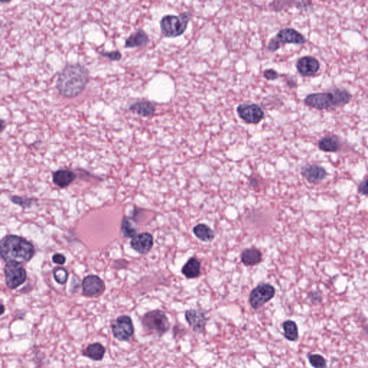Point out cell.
I'll return each mask as SVG.
<instances>
[{"label":"cell","mask_w":368,"mask_h":368,"mask_svg":"<svg viewBox=\"0 0 368 368\" xmlns=\"http://www.w3.org/2000/svg\"><path fill=\"white\" fill-rule=\"evenodd\" d=\"M1 315H2V314H4V305H3V304H1Z\"/></svg>","instance_id":"e575fe53"},{"label":"cell","mask_w":368,"mask_h":368,"mask_svg":"<svg viewBox=\"0 0 368 368\" xmlns=\"http://www.w3.org/2000/svg\"><path fill=\"white\" fill-rule=\"evenodd\" d=\"M193 231L197 238L205 242L212 241L215 237L214 231L205 224L196 225L193 229Z\"/></svg>","instance_id":"7402d4cb"},{"label":"cell","mask_w":368,"mask_h":368,"mask_svg":"<svg viewBox=\"0 0 368 368\" xmlns=\"http://www.w3.org/2000/svg\"><path fill=\"white\" fill-rule=\"evenodd\" d=\"M149 37L142 29L136 30L125 40V47H136L147 45Z\"/></svg>","instance_id":"e0dca14e"},{"label":"cell","mask_w":368,"mask_h":368,"mask_svg":"<svg viewBox=\"0 0 368 368\" xmlns=\"http://www.w3.org/2000/svg\"><path fill=\"white\" fill-rule=\"evenodd\" d=\"M121 231L125 237H133L137 235V228L135 226L133 219L130 217H125L122 221L121 225Z\"/></svg>","instance_id":"484cf974"},{"label":"cell","mask_w":368,"mask_h":368,"mask_svg":"<svg viewBox=\"0 0 368 368\" xmlns=\"http://www.w3.org/2000/svg\"><path fill=\"white\" fill-rule=\"evenodd\" d=\"M1 130H2L3 128H4V120H1Z\"/></svg>","instance_id":"d590c367"},{"label":"cell","mask_w":368,"mask_h":368,"mask_svg":"<svg viewBox=\"0 0 368 368\" xmlns=\"http://www.w3.org/2000/svg\"><path fill=\"white\" fill-rule=\"evenodd\" d=\"M297 68L299 73L302 76H314L320 70V64L315 58L304 56L297 61Z\"/></svg>","instance_id":"5bb4252c"},{"label":"cell","mask_w":368,"mask_h":368,"mask_svg":"<svg viewBox=\"0 0 368 368\" xmlns=\"http://www.w3.org/2000/svg\"><path fill=\"white\" fill-rule=\"evenodd\" d=\"M76 179V174L70 170H58L53 176V183L60 188H65Z\"/></svg>","instance_id":"ac0fdd59"},{"label":"cell","mask_w":368,"mask_h":368,"mask_svg":"<svg viewBox=\"0 0 368 368\" xmlns=\"http://www.w3.org/2000/svg\"><path fill=\"white\" fill-rule=\"evenodd\" d=\"M306 105L319 110H328L334 107V97L332 92H320L311 93L304 100Z\"/></svg>","instance_id":"30bf717a"},{"label":"cell","mask_w":368,"mask_h":368,"mask_svg":"<svg viewBox=\"0 0 368 368\" xmlns=\"http://www.w3.org/2000/svg\"><path fill=\"white\" fill-rule=\"evenodd\" d=\"M12 200L14 203L18 204L23 207H28L30 205H31L30 202H33V199H23V198L17 197V196L12 197Z\"/></svg>","instance_id":"f546056e"},{"label":"cell","mask_w":368,"mask_h":368,"mask_svg":"<svg viewBox=\"0 0 368 368\" xmlns=\"http://www.w3.org/2000/svg\"><path fill=\"white\" fill-rule=\"evenodd\" d=\"M309 363L314 368H326V361L324 357L318 354H310L308 355Z\"/></svg>","instance_id":"4316f807"},{"label":"cell","mask_w":368,"mask_h":368,"mask_svg":"<svg viewBox=\"0 0 368 368\" xmlns=\"http://www.w3.org/2000/svg\"><path fill=\"white\" fill-rule=\"evenodd\" d=\"M278 76V73L274 69H268L264 71V77L267 80H276Z\"/></svg>","instance_id":"4dcf8cb0"},{"label":"cell","mask_w":368,"mask_h":368,"mask_svg":"<svg viewBox=\"0 0 368 368\" xmlns=\"http://www.w3.org/2000/svg\"><path fill=\"white\" fill-rule=\"evenodd\" d=\"M237 110L240 117L247 123H258L264 117V112L257 104H240L237 107Z\"/></svg>","instance_id":"9c48e42d"},{"label":"cell","mask_w":368,"mask_h":368,"mask_svg":"<svg viewBox=\"0 0 368 368\" xmlns=\"http://www.w3.org/2000/svg\"><path fill=\"white\" fill-rule=\"evenodd\" d=\"M90 78L88 69L79 64H68L58 75L57 89L64 97L78 96L85 89Z\"/></svg>","instance_id":"6da1fadb"},{"label":"cell","mask_w":368,"mask_h":368,"mask_svg":"<svg viewBox=\"0 0 368 368\" xmlns=\"http://www.w3.org/2000/svg\"><path fill=\"white\" fill-rule=\"evenodd\" d=\"M188 12L178 15H165L161 21V29L162 35L167 38H176L183 35L189 23Z\"/></svg>","instance_id":"277c9868"},{"label":"cell","mask_w":368,"mask_h":368,"mask_svg":"<svg viewBox=\"0 0 368 368\" xmlns=\"http://www.w3.org/2000/svg\"><path fill=\"white\" fill-rule=\"evenodd\" d=\"M276 289L268 283H260L250 294L249 301L254 309H258L275 297Z\"/></svg>","instance_id":"52a82bcc"},{"label":"cell","mask_w":368,"mask_h":368,"mask_svg":"<svg viewBox=\"0 0 368 368\" xmlns=\"http://www.w3.org/2000/svg\"><path fill=\"white\" fill-rule=\"evenodd\" d=\"M311 299L313 303H318L322 300V295L320 293L315 291V292H312L311 294Z\"/></svg>","instance_id":"836d02e7"},{"label":"cell","mask_w":368,"mask_h":368,"mask_svg":"<svg viewBox=\"0 0 368 368\" xmlns=\"http://www.w3.org/2000/svg\"><path fill=\"white\" fill-rule=\"evenodd\" d=\"M359 191L365 195H368V178L363 180L358 187Z\"/></svg>","instance_id":"1f68e13d"},{"label":"cell","mask_w":368,"mask_h":368,"mask_svg":"<svg viewBox=\"0 0 368 368\" xmlns=\"http://www.w3.org/2000/svg\"><path fill=\"white\" fill-rule=\"evenodd\" d=\"M241 260L246 266H254L261 262V253L254 248H247L241 253Z\"/></svg>","instance_id":"ffe728a7"},{"label":"cell","mask_w":368,"mask_h":368,"mask_svg":"<svg viewBox=\"0 0 368 368\" xmlns=\"http://www.w3.org/2000/svg\"><path fill=\"white\" fill-rule=\"evenodd\" d=\"M82 289L83 294L87 297H96L104 292L105 286L100 277L97 276L90 275L83 280Z\"/></svg>","instance_id":"8fae6325"},{"label":"cell","mask_w":368,"mask_h":368,"mask_svg":"<svg viewBox=\"0 0 368 368\" xmlns=\"http://www.w3.org/2000/svg\"><path fill=\"white\" fill-rule=\"evenodd\" d=\"M141 323L146 333L160 337L169 330L171 325L166 314L159 309L144 314Z\"/></svg>","instance_id":"3957f363"},{"label":"cell","mask_w":368,"mask_h":368,"mask_svg":"<svg viewBox=\"0 0 368 368\" xmlns=\"http://www.w3.org/2000/svg\"><path fill=\"white\" fill-rule=\"evenodd\" d=\"M6 285L10 289L19 287L25 282L27 273L22 265L15 262L6 263L4 266Z\"/></svg>","instance_id":"8992f818"},{"label":"cell","mask_w":368,"mask_h":368,"mask_svg":"<svg viewBox=\"0 0 368 368\" xmlns=\"http://www.w3.org/2000/svg\"><path fill=\"white\" fill-rule=\"evenodd\" d=\"M66 260H67V258L64 254H55L53 256V263H56V264L64 265L66 263Z\"/></svg>","instance_id":"d6a6232c"},{"label":"cell","mask_w":368,"mask_h":368,"mask_svg":"<svg viewBox=\"0 0 368 368\" xmlns=\"http://www.w3.org/2000/svg\"><path fill=\"white\" fill-rule=\"evenodd\" d=\"M319 148L322 151L334 153L340 150V144L337 138L325 137L320 139L319 142Z\"/></svg>","instance_id":"603a6c76"},{"label":"cell","mask_w":368,"mask_h":368,"mask_svg":"<svg viewBox=\"0 0 368 368\" xmlns=\"http://www.w3.org/2000/svg\"><path fill=\"white\" fill-rule=\"evenodd\" d=\"M301 174L310 183L317 184L322 182L327 176L324 168L318 165H306L301 168Z\"/></svg>","instance_id":"9a60e30c"},{"label":"cell","mask_w":368,"mask_h":368,"mask_svg":"<svg viewBox=\"0 0 368 368\" xmlns=\"http://www.w3.org/2000/svg\"><path fill=\"white\" fill-rule=\"evenodd\" d=\"M113 336L121 342L129 341L135 332L134 325L131 317L123 315L118 317L112 325Z\"/></svg>","instance_id":"ba28073f"},{"label":"cell","mask_w":368,"mask_h":368,"mask_svg":"<svg viewBox=\"0 0 368 368\" xmlns=\"http://www.w3.org/2000/svg\"><path fill=\"white\" fill-rule=\"evenodd\" d=\"M99 53L104 57L111 60V61H119L122 58V54L119 50H113V51L110 52L102 51L99 52Z\"/></svg>","instance_id":"f1b7e54d"},{"label":"cell","mask_w":368,"mask_h":368,"mask_svg":"<svg viewBox=\"0 0 368 368\" xmlns=\"http://www.w3.org/2000/svg\"><path fill=\"white\" fill-rule=\"evenodd\" d=\"M132 248L141 254L149 253L153 246V237L150 233L145 232L137 234L130 242Z\"/></svg>","instance_id":"4fadbf2b"},{"label":"cell","mask_w":368,"mask_h":368,"mask_svg":"<svg viewBox=\"0 0 368 368\" xmlns=\"http://www.w3.org/2000/svg\"><path fill=\"white\" fill-rule=\"evenodd\" d=\"M185 318L193 330L199 333L205 331L208 320L205 311L198 309H189L185 311Z\"/></svg>","instance_id":"7c38bea8"},{"label":"cell","mask_w":368,"mask_h":368,"mask_svg":"<svg viewBox=\"0 0 368 368\" xmlns=\"http://www.w3.org/2000/svg\"><path fill=\"white\" fill-rule=\"evenodd\" d=\"M334 97V107H342L349 103L352 95L349 92L342 89H334L332 92Z\"/></svg>","instance_id":"d4e9b609"},{"label":"cell","mask_w":368,"mask_h":368,"mask_svg":"<svg viewBox=\"0 0 368 368\" xmlns=\"http://www.w3.org/2000/svg\"><path fill=\"white\" fill-rule=\"evenodd\" d=\"M129 110L142 116H149L154 114L156 107L149 101L138 100L130 105Z\"/></svg>","instance_id":"2e32d148"},{"label":"cell","mask_w":368,"mask_h":368,"mask_svg":"<svg viewBox=\"0 0 368 368\" xmlns=\"http://www.w3.org/2000/svg\"><path fill=\"white\" fill-rule=\"evenodd\" d=\"M105 353L106 349L103 345L101 343H95L89 345L85 349H84L82 355L91 359L93 361H101L103 360Z\"/></svg>","instance_id":"d6986e66"},{"label":"cell","mask_w":368,"mask_h":368,"mask_svg":"<svg viewBox=\"0 0 368 368\" xmlns=\"http://www.w3.org/2000/svg\"><path fill=\"white\" fill-rule=\"evenodd\" d=\"M201 263L195 257H191L182 268V272L187 278L192 279L200 275Z\"/></svg>","instance_id":"44dd1931"},{"label":"cell","mask_w":368,"mask_h":368,"mask_svg":"<svg viewBox=\"0 0 368 368\" xmlns=\"http://www.w3.org/2000/svg\"><path fill=\"white\" fill-rule=\"evenodd\" d=\"M306 39L297 30L292 28H286L279 31L275 38L271 39L268 44V49L271 51H276L280 48L282 44H297L302 45L305 44Z\"/></svg>","instance_id":"5b68a950"},{"label":"cell","mask_w":368,"mask_h":368,"mask_svg":"<svg viewBox=\"0 0 368 368\" xmlns=\"http://www.w3.org/2000/svg\"><path fill=\"white\" fill-rule=\"evenodd\" d=\"M1 257L7 263H21L30 261L35 254V248L31 242L19 236L10 235L3 237L0 243Z\"/></svg>","instance_id":"7a4b0ae2"},{"label":"cell","mask_w":368,"mask_h":368,"mask_svg":"<svg viewBox=\"0 0 368 368\" xmlns=\"http://www.w3.org/2000/svg\"><path fill=\"white\" fill-rule=\"evenodd\" d=\"M55 280L59 284L64 285L68 280L69 274L67 270L63 268H57L53 272Z\"/></svg>","instance_id":"83f0119b"},{"label":"cell","mask_w":368,"mask_h":368,"mask_svg":"<svg viewBox=\"0 0 368 368\" xmlns=\"http://www.w3.org/2000/svg\"><path fill=\"white\" fill-rule=\"evenodd\" d=\"M283 331H284V337L288 341H297L299 338L298 326L295 322L292 320H287L282 324Z\"/></svg>","instance_id":"cb8c5ba5"}]
</instances>
